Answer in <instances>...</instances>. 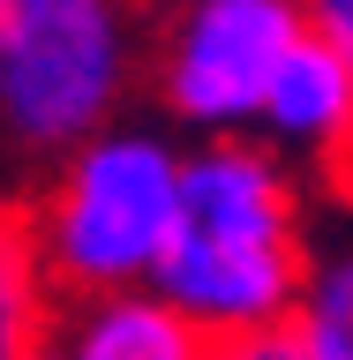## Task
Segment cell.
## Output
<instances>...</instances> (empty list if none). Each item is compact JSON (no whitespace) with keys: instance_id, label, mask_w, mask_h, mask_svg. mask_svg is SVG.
Here are the masks:
<instances>
[{"instance_id":"cell-3","label":"cell","mask_w":353,"mask_h":360,"mask_svg":"<svg viewBox=\"0 0 353 360\" xmlns=\"http://www.w3.org/2000/svg\"><path fill=\"white\" fill-rule=\"evenodd\" d=\"M188 180V135L166 120H120L23 188L38 255L61 292H135L166 263Z\"/></svg>"},{"instance_id":"cell-1","label":"cell","mask_w":353,"mask_h":360,"mask_svg":"<svg viewBox=\"0 0 353 360\" xmlns=\"http://www.w3.org/2000/svg\"><path fill=\"white\" fill-rule=\"evenodd\" d=\"M323 255L316 188L271 150L264 135L188 143L180 218L151 285L211 338L278 330L301 315Z\"/></svg>"},{"instance_id":"cell-6","label":"cell","mask_w":353,"mask_h":360,"mask_svg":"<svg viewBox=\"0 0 353 360\" xmlns=\"http://www.w3.org/2000/svg\"><path fill=\"white\" fill-rule=\"evenodd\" d=\"M218 338L188 323L158 285L135 292H61L38 360H211Z\"/></svg>"},{"instance_id":"cell-12","label":"cell","mask_w":353,"mask_h":360,"mask_svg":"<svg viewBox=\"0 0 353 360\" xmlns=\"http://www.w3.org/2000/svg\"><path fill=\"white\" fill-rule=\"evenodd\" d=\"M346 210H353V202H346Z\"/></svg>"},{"instance_id":"cell-8","label":"cell","mask_w":353,"mask_h":360,"mask_svg":"<svg viewBox=\"0 0 353 360\" xmlns=\"http://www.w3.org/2000/svg\"><path fill=\"white\" fill-rule=\"evenodd\" d=\"M293 323H301V338H309L323 360H353V210H346V233L323 240L309 300H301Z\"/></svg>"},{"instance_id":"cell-4","label":"cell","mask_w":353,"mask_h":360,"mask_svg":"<svg viewBox=\"0 0 353 360\" xmlns=\"http://www.w3.org/2000/svg\"><path fill=\"white\" fill-rule=\"evenodd\" d=\"M301 38V0H151V112L188 143L256 135Z\"/></svg>"},{"instance_id":"cell-9","label":"cell","mask_w":353,"mask_h":360,"mask_svg":"<svg viewBox=\"0 0 353 360\" xmlns=\"http://www.w3.org/2000/svg\"><path fill=\"white\" fill-rule=\"evenodd\" d=\"M211 360H323L301 338V323H278V330H248V338H218Z\"/></svg>"},{"instance_id":"cell-5","label":"cell","mask_w":353,"mask_h":360,"mask_svg":"<svg viewBox=\"0 0 353 360\" xmlns=\"http://www.w3.org/2000/svg\"><path fill=\"white\" fill-rule=\"evenodd\" d=\"M256 135L316 195L353 202V53L346 45H331L323 30L293 45V60L278 68V83L264 98Z\"/></svg>"},{"instance_id":"cell-2","label":"cell","mask_w":353,"mask_h":360,"mask_svg":"<svg viewBox=\"0 0 353 360\" xmlns=\"http://www.w3.org/2000/svg\"><path fill=\"white\" fill-rule=\"evenodd\" d=\"M151 105V0L0 8V158L23 180Z\"/></svg>"},{"instance_id":"cell-11","label":"cell","mask_w":353,"mask_h":360,"mask_svg":"<svg viewBox=\"0 0 353 360\" xmlns=\"http://www.w3.org/2000/svg\"><path fill=\"white\" fill-rule=\"evenodd\" d=\"M0 8H8V0H0Z\"/></svg>"},{"instance_id":"cell-7","label":"cell","mask_w":353,"mask_h":360,"mask_svg":"<svg viewBox=\"0 0 353 360\" xmlns=\"http://www.w3.org/2000/svg\"><path fill=\"white\" fill-rule=\"evenodd\" d=\"M53 308H61V285L38 255L30 210L23 195H0V360H38Z\"/></svg>"},{"instance_id":"cell-10","label":"cell","mask_w":353,"mask_h":360,"mask_svg":"<svg viewBox=\"0 0 353 360\" xmlns=\"http://www.w3.org/2000/svg\"><path fill=\"white\" fill-rule=\"evenodd\" d=\"M301 8H309V30H323L331 45L353 53V0H301Z\"/></svg>"}]
</instances>
